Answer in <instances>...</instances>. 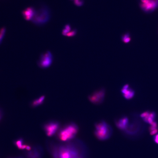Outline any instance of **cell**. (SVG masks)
Listing matches in <instances>:
<instances>
[{"mask_svg": "<svg viewBox=\"0 0 158 158\" xmlns=\"http://www.w3.org/2000/svg\"><path fill=\"white\" fill-rule=\"evenodd\" d=\"M43 154V150L38 145L34 146L31 150L27 151L25 155L27 158H41Z\"/></svg>", "mask_w": 158, "mask_h": 158, "instance_id": "obj_9", "label": "cell"}, {"mask_svg": "<svg viewBox=\"0 0 158 158\" xmlns=\"http://www.w3.org/2000/svg\"><path fill=\"white\" fill-rule=\"evenodd\" d=\"M69 142L54 146L51 150L53 158H80L79 150L76 144Z\"/></svg>", "mask_w": 158, "mask_h": 158, "instance_id": "obj_1", "label": "cell"}, {"mask_svg": "<svg viewBox=\"0 0 158 158\" xmlns=\"http://www.w3.org/2000/svg\"><path fill=\"white\" fill-rule=\"evenodd\" d=\"M95 135L100 140H104L109 139L112 133L111 126L104 120H100L95 123Z\"/></svg>", "mask_w": 158, "mask_h": 158, "instance_id": "obj_2", "label": "cell"}, {"mask_svg": "<svg viewBox=\"0 0 158 158\" xmlns=\"http://www.w3.org/2000/svg\"><path fill=\"white\" fill-rule=\"evenodd\" d=\"M121 39L122 41L124 43H129L131 40V37L130 34L127 32L123 34L121 36Z\"/></svg>", "mask_w": 158, "mask_h": 158, "instance_id": "obj_15", "label": "cell"}, {"mask_svg": "<svg viewBox=\"0 0 158 158\" xmlns=\"http://www.w3.org/2000/svg\"><path fill=\"white\" fill-rule=\"evenodd\" d=\"M78 130V127L75 124L70 123L60 130L58 134V138L61 141H68L75 136Z\"/></svg>", "mask_w": 158, "mask_h": 158, "instance_id": "obj_4", "label": "cell"}, {"mask_svg": "<svg viewBox=\"0 0 158 158\" xmlns=\"http://www.w3.org/2000/svg\"><path fill=\"white\" fill-rule=\"evenodd\" d=\"M72 30L71 25L69 24H66L62 30V34L64 36H66L67 34Z\"/></svg>", "mask_w": 158, "mask_h": 158, "instance_id": "obj_17", "label": "cell"}, {"mask_svg": "<svg viewBox=\"0 0 158 158\" xmlns=\"http://www.w3.org/2000/svg\"><path fill=\"white\" fill-rule=\"evenodd\" d=\"M140 116L145 122L151 124L154 121L156 114L154 112L145 111L140 114Z\"/></svg>", "mask_w": 158, "mask_h": 158, "instance_id": "obj_13", "label": "cell"}, {"mask_svg": "<svg viewBox=\"0 0 158 158\" xmlns=\"http://www.w3.org/2000/svg\"><path fill=\"white\" fill-rule=\"evenodd\" d=\"M51 13L50 9L45 6L43 5L37 10L31 20L34 24L42 26L46 24L50 19Z\"/></svg>", "mask_w": 158, "mask_h": 158, "instance_id": "obj_3", "label": "cell"}, {"mask_svg": "<svg viewBox=\"0 0 158 158\" xmlns=\"http://www.w3.org/2000/svg\"><path fill=\"white\" fill-rule=\"evenodd\" d=\"M121 92L123 97L126 99H132L135 95L134 91L128 84L123 85L121 89Z\"/></svg>", "mask_w": 158, "mask_h": 158, "instance_id": "obj_11", "label": "cell"}, {"mask_svg": "<svg viewBox=\"0 0 158 158\" xmlns=\"http://www.w3.org/2000/svg\"><path fill=\"white\" fill-rule=\"evenodd\" d=\"M36 9L33 7L30 6L23 10L22 12L24 19L27 21L31 20L36 11Z\"/></svg>", "mask_w": 158, "mask_h": 158, "instance_id": "obj_12", "label": "cell"}, {"mask_svg": "<svg viewBox=\"0 0 158 158\" xmlns=\"http://www.w3.org/2000/svg\"><path fill=\"white\" fill-rule=\"evenodd\" d=\"M14 144L18 149L20 150L25 149L27 145L25 143L24 140L22 138L16 140L14 142Z\"/></svg>", "mask_w": 158, "mask_h": 158, "instance_id": "obj_14", "label": "cell"}, {"mask_svg": "<svg viewBox=\"0 0 158 158\" xmlns=\"http://www.w3.org/2000/svg\"><path fill=\"white\" fill-rule=\"evenodd\" d=\"M77 32V30L76 29L72 30L67 34L66 36L68 37H73L76 35Z\"/></svg>", "mask_w": 158, "mask_h": 158, "instance_id": "obj_19", "label": "cell"}, {"mask_svg": "<svg viewBox=\"0 0 158 158\" xmlns=\"http://www.w3.org/2000/svg\"></svg>", "mask_w": 158, "mask_h": 158, "instance_id": "obj_23", "label": "cell"}, {"mask_svg": "<svg viewBox=\"0 0 158 158\" xmlns=\"http://www.w3.org/2000/svg\"><path fill=\"white\" fill-rule=\"evenodd\" d=\"M54 60L53 56L51 52L47 50L42 53L37 62V65L40 68L46 69L50 67Z\"/></svg>", "mask_w": 158, "mask_h": 158, "instance_id": "obj_5", "label": "cell"}, {"mask_svg": "<svg viewBox=\"0 0 158 158\" xmlns=\"http://www.w3.org/2000/svg\"><path fill=\"white\" fill-rule=\"evenodd\" d=\"M139 7L146 13L154 12L158 8V0H139Z\"/></svg>", "mask_w": 158, "mask_h": 158, "instance_id": "obj_6", "label": "cell"}, {"mask_svg": "<svg viewBox=\"0 0 158 158\" xmlns=\"http://www.w3.org/2000/svg\"><path fill=\"white\" fill-rule=\"evenodd\" d=\"M59 123L56 122H51L46 124L44 126L46 135L49 137L53 136L59 128Z\"/></svg>", "mask_w": 158, "mask_h": 158, "instance_id": "obj_8", "label": "cell"}, {"mask_svg": "<svg viewBox=\"0 0 158 158\" xmlns=\"http://www.w3.org/2000/svg\"><path fill=\"white\" fill-rule=\"evenodd\" d=\"M154 139L155 142L158 144V134L155 136Z\"/></svg>", "mask_w": 158, "mask_h": 158, "instance_id": "obj_21", "label": "cell"}, {"mask_svg": "<svg viewBox=\"0 0 158 158\" xmlns=\"http://www.w3.org/2000/svg\"><path fill=\"white\" fill-rule=\"evenodd\" d=\"M129 123L128 118L126 116H122L115 120L116 127L120 130L123 131L127 128Z\"/></svg>", "mask_w": 158, "mask_h": 158, "instance_id": "obj_10", "label": "cell"}, {"mask_svg": "<svg viewBox=\"0 0 158 158\" xmlns=\"http://www.w3.org/2000/svg\"><path fill=\"white\" fill-rule=\"evenodd\" d=\"M106 94L104 88H101L96 90L88 96V99L92 104L99 105L104 102Z\"/></svg>", "mask_w": 158, "mask_h": 158, "instance_id": "obj_7", "label": "cell"}, {"mask_svg": "<svg viewBox=\"0 0 158 158\" xmlns=\"http://www.w3.org/2000/svg\"><path fill=\"white\" fill-rule=\"evenodd\" d=\"M23 158V157H13V158Z\"/></svg>", "mask_w": 158, "mask_h": 158, "instance_id": "obj_22", "label": "cell"}, {"mask_svg": "<svg viewBox=\"0 0 158 158\" xmlns=\"http://www.w3.org/2000/svg\"></svg>", "mask_w": 158, "mask_h": 158, "instance_id": "obj_24", "label": "cell"}, {"mask_svg": "<svg viewBox=\"0 0 158 158\" xmlns=\"http://www.w3.org/2000/svg\"><path fill=\"white\" fill-rule=\"evenodd\" d=\"M157 124L155 121L153 122L150 127L149 130L151 135H154L158 131Z\"/></svg>", "mask_w": 158, "mask_h": 158, "instance_id": "obj_16", "label": "cell"}, {"mask_svg": "<svg viewBox=\"0 0 158 158\" xmlns=\"http://www.w3.org/2000/svg\"><path fill=\"white\" fill-rule=\"evenodd\" d=\"M44 99V96H41L33 101L32 103L33 105L36 106L41 104L43 102Z\"/></svg>", "mask_w": 158, "mask_h": 158, "instance_id": "obj_18", "label": "cell"}, {"mask_svg": "<svg viewBox=\"0 0 158 158\" xmlns=\"http://www.w3.org/2000/svg\"><path fill=\"white\" fill-rule=\"evenodd\" d=\"M32 148V147L29 145L27 144L25 149L27 151H29L31 150Z\"/></svg>", "mask_w": 158, "mask_h": 158, "instance_id": "obj_20", "label": "cell"}]
</instances>
